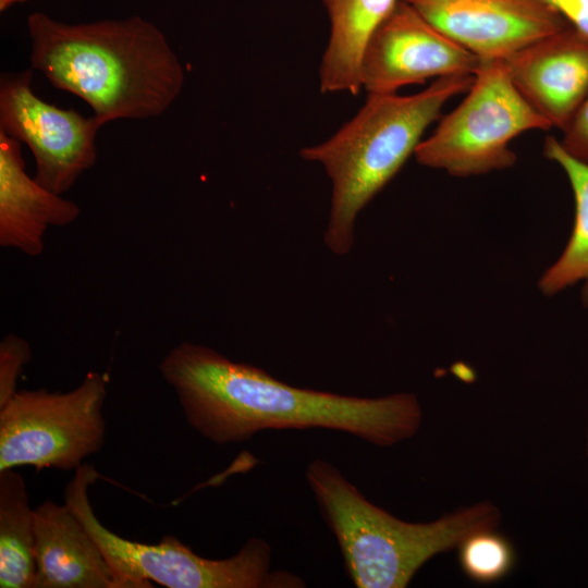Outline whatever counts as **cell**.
<instances>
[{
    "label": "cell",
    "mask_w": 588,
    "mask_h": 588,
    "mask_svg": "<svg viewBox=\"0 0 588 588\" xmlns=\"http://www.w3.org/2000/svg\"><path fill=\"white\" fill-rule=\"evenodd\" d=\"M480 62L400 0L365 44L359 83L367 94H394L431 78L475 75Z\"/></svg>",
    "instance_id": "cell-9"
},
{
    "label": "cell",
    "mask_w": 588,
    "mask_h": 588,
    "mask_svg": "<svg viewBox=\"0 0 588 588\" xmlns=\"http://www.w3.org/2000/svg\"><path fill=\"white\" fill-rule=\"evenodd\" d=\"M561 132V147L573 158L588 164V95Z\"/></svg>",
    "instance_id": "cell-19"
},
{
    "label": "cell",
    "mask_w": 588,
    "mask_h": 588,
    "mask_svg": "<svg viewBox=\"0 0 588 588\" xmlns=\"http://www.w3.org/2000/svg\"><path fill=\"white\" fill-rule=\"evenodd\" d=\"M586 452L588 456V428H587V436H586Z\"/></svg>",
    "instance_id": "cell-22"
},
{
    "label": "cell",
    "mask_w": 588,
    "mask_h": 588,
    "mask_svg": "<svg viewBox=\"0 0 588 588\" xmlns=\"http://www.w3.org/2000/svg\"><path fill=\"white\" fill-rule=\"evenodd\" d=\"M30 358L32 350L26 340L15 334H8L1 340L0 406L4 405L17 392V379Z\"/></svg>",
    "instance_id": "cell-18"
},
{
    "label": "cell",
    "mask_w": 588,
    "mask_h": 588,
    "mask_svg": "<svg viewBox=\"0 0 588 588\" xmlns=\"http://www.w3.org/2000/svg\"><path fill=\"white\" fill-rule=\"evenodd\" d=\"M20 144L0 130V245L38 256L48 228L71 224L81 209L26 173Z\"/></svg>",
    "instance_id": "cell-13"
},
{
    "label": "cell",
    "mask_w": 588,
    "mask_h": 588,
    "mask_svg": "<svg viewBox=\"0 0 588 588\" xmlns=\"http://www.w3.org/2000/svg\"><path fill=\"white\" fill-rule=\"evenodd\" d=\"M330 33L319 66L321 93H350L360 89L359 61L375 28L400 0H321Z\"/></svg>",
    "instance_id": "cell-14"
},
{
    "label": "cell",
    "mask_w": 588,
    "mask_h": 588,
    "mask_svg": "<svg viewBox=\"0 0 588 588\" xmlns=\"http://www.w3.org/2000/svg\"><path fill=\"white\" fill-rule=\"evenodd\" d=\"M33 73H7L0 81V130L25 143L35 162V180L62 195L97 158L96 135L105 124L38 98L32 89Z\"/></svg>",
    "instance_id": "cell-8"
},
{
    "label": "cell",
    "mask_w": 588,
    "mask_h": 588,
    "mask_svg": "<svg viewBox=\"0 0 588 588\" xmlns=\"http://www.w3.org/2000/svg\"><path fill=\"white\" fill-rule=\"evenodd\" d=\"M474 78L473 74L440 77L407 96L368 94L357 113L332 136L301 149V157L319 163L331 181L324 242L332 253L351 250L358 213L415 154L443 106L467 91Z\"/></svg>",
    "instance_id": "cell-3"
},
{
    "label": "cell",
    "mask_w": 588,
    "mask_h": 588,
    "mask_svg": "<svg viewBox=\"0 0 588 588\" xmlns=\"http://www.w3.org/2000/svg\"><path fill=\"white\" fill-rule=\"evenodd\" d=\"M460 564L473 580L490 584L504 578L513 569L515 551L494 528H485L467 536L458 546Z\"/></svg>",
    "instance_id": "cell-17"
},
{
    "label": "cell",
    "mask_w": 588,
    "mask_h": 588,
    "mask_svg": "<svg viewBox=\"0 0 588 588\" xmlns=\"http://www.w3.org/2000/svg\"><path fill=\"white\" fill-rule=\"evenodd\" d=\"M27 28L33 69L86 101L105 124L158 117L182 91L179 57L140 16L66 24L34 12Z\"/></svg>",
    "instance_id": "cell-2"
},
{
    "label": "cell",
    "mask_w": 588,
    "mask_h": 588,
    "mask_svg": "<svg viewBox=\"0 0 588 588\" xmlns=\"http://www.w3.org/2000/svg\"><path fill=\"white\" fill-rule=\"evenodd\" d=\"M107 378L89 371L69 392L17 391L0 406V470H75L105 443Z\"/></svg>",
    "instance_id": "cell-7"
},
{
    "label": "cell",
    "mask_w": 588,
    "mask_h": 588,
    "mask_svg": "<svg viewBox=\"0 0 588 588\" xmlns=\"http://www.w3.org/2000/svg\"><path fill=\"white\" fill-rule=\"evenodd\" d=\"M93 465L82 464L64 489V503L96 541L121 588H302L297 575L271 568L272 549L262 538L253 537L225 559L196 554L173 536L148 544L114 534L97 518L88 488L98 478Z\"/></svg>",
    "instance_id": "cell-5"
},
{
    "label": "cell",
    "mask_w": 588,
    "mask_h": 588,
    "mask_svg": "<svg viewBox=\"0 0 588 588\" xmlns=\"http://www.w3.org/2000/svg\"><path fill=\"white\" fill-rule=\"evenodd\" d=\"M503 62L527 102L552 127L563 131L588 95V37L568 26Z\"/></svg>",
    "instance_id": "cell-11"
},
{
    "label": "cell",
    "mask_w": 588,
    "mask_h": 588,
    "mask_svg": "<svg viewBox=\"0 0 588 588\" xmlns=\"http://www.w3.org/2000/svg\"><path fill=\"white\" fill-rule=\"evenodd\" d=\"M588 37V0H539Z\"/></svg>",
    "instance_id": "cell-20"
},
{
    "label": "cell",
    "mask_w": 588,
    "mask_h": 588,
    "mask_svg": "<svg viewBox=\"0 0 588 588\" xmlns=\"http://www.w3.org/2000/svg\"><path fill=\"white\" fill-rule=\"evenodd\" d=\"M36 575L33 588H121L103 553L65 504L34 509Z\"/></svg>",
    "instance_id": "cell-12"
},
{
    "label": "cell",
    "mask_w": 588,
    "mask_h": 588,
    "mask_svg": "<svg viewBox=\"0 0 588 588\" xmlns=\"http://www.w3.org/2000/svg\"><path fill=\"white\" fill-rule=\"evenodd\" d=\"M480 61L504 60L571 26L539 0H403Z\"/></svg>",
    "instance_id": "cell-10"
},
{
    "label": "cell",
    "mask_w": 588,
    "mask_h": 588,
    "mask_svg": "<svg viewBox=\"0 0 588 588\" xmlns=\"http://www.w3.org/2000/svg\"><path fill=\"white\" fill-rule=\"evenodd\" d=\"M305 479L357 588L406 587L434 555L475 531L495 528L500 518L495 505L481 502L428 523L402 520L367 500L322 458L307 465Z\"/></svg>",
    "instance_id": "cell-4"
},
{
    "label": "cell",
    "mask_w": 588,
    "mask_h": 588,
    "mask_svg": "<svg viewBox=\"0 0 588 588\" xmlns=\"http://www.w3.org/2000/svg\"><path fill=\"white\" fill-rule=\"evenodd\" d=\"M543 154L567 176L574 198V222L562 253L541 275L539 289L551 296L580 285L581 301L588 305V164L569 156L552 136L546 138Z\"/></svg>",
    "instance_id": "cell-15"
},
{
    "label": "cell",
    "mask_w": 588,
    "mask_h": 588,
    "mask_svg": "<svg viewBox=\"0 0 588 588\" xmlns=\"http://www.w3.org/2000/svg\"><path fill=\"white\" fill-rule=\"evenodd\" d=\"M24 1H27V0H0V11H4L11 5L16 4L19 2H24Z\"/></svg>",
    "instance_id": "cell-21"
},
{
    "label": "cell",
    "mask_w": 588,
    "mask_h": 588,
    "mask_svg": "<svg viewBox=\"0 0 588 588\" xmlns=\"http://www.w3.org/2000/svg\"><path fill=\"white\" fill-rule=\"evenodd\" d=\"M34 509L24 478L14 468L0 470V588H33Z\"/></svg>",
    "instance_id": "cell-16"
},
{
    "label": "cell",
    "mask_w": 588,
    "mask_h": 588,
    "mask_svg": "<svg viewBox=\"0 0 588 588\" xmlns=\"http://www.w3.org/2000/svg\"><path fill=\"white\" fill-rule=\"evenodd\" d=\"M159 371L188 425L218 445L269 429L323 428L392 446L415 436L422 421L413 393L358 397L297 388L191 342L171 348Z\"/></svg>",
    "instance_id": "cell-1"
},
{
    "label": "cell",
    "mask_w": 588,
    "mask_h": 588,
    "mask_svg": "<svg viewBox=\"0 0 588 588\" xmlns=\"http://www.w3.org/2000/svg\"><path fill=\"white\" fill-rule=\"evenodd\" d=\"M550 128L517 90L503 60L481 61L463 101L440 119L414 156L454 176L479 175L515 164L510 143L518 135Z\"/></svg>",
    "instance_id": "cell-6"
}]
</instances>
